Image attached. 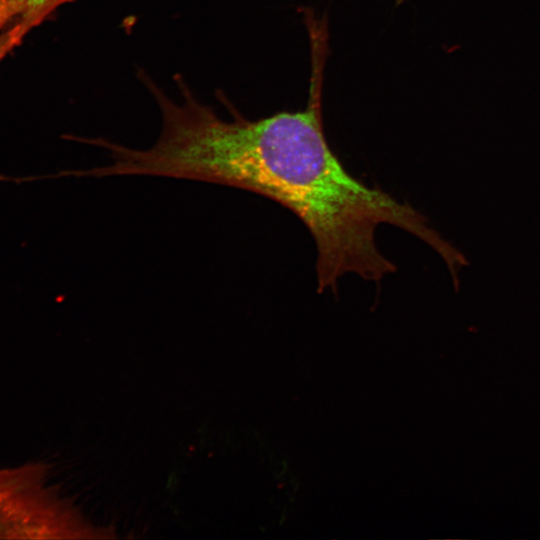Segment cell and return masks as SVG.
<instances>
[{"label":"cell","mask_w":540,"mask_h":540,"mask_svg":"<svg viewBox=\"0 0 540 540\" xmlns=\"http://www.w3.org/2000/svg\"><path fill=\"white\" fill-rule=\"evenodd\" d=\"M316 52L303 111L249 121L232 109L233 118L226 121L202 104L181 76L176 78L181 103L155 89L161 133L150 148L130 151L131 172L234 186L288 208L314 239L318 292L334 289L348 273L379 281L396 270L375 241L382 224L416 236L456 268L464 256L423 214L353 177L331 150L322 125L317 46Z\"/></svg>","instance_id":"6da1fadb"},{"label":"cell","mask_w":540,"mask_h":540,"mask_svg":"<svg viewBox=\"0 0 540 540\" xmlns=\"http://www.w3.org/2000/svg\"><path fill=\"white\" fill-rule=\"evenodd\" d=\"M68 1L70 0H7L0 7V23L28 33Z\"/></svg>","instance_id":"7a4b0ae2"},{"label":"cell","mask_w":540,"mask_h":540,"mask_svg":"<svg viewBox=\"0 0 540 540\" xmlns=\"http://www.w3.org/2000/svg\"><path fill=\"white\" fill-rule=\"evenodd\" d=\"M24 38L23 35L16 31L0 29V61Z\"/></svg>","instance_id":"3957f363"},{"label":"cell","mask_w":540,"mask_h":540,"mask_svg":"<svg viewBox=\"0 0 540 540\" xmlns=\"http://www.w3.org/2000/svg\"><path fill=\"white\" fill-rule=\"evenodd\" d=\"M7 0H0V7L6 2Z\"/></svg>","instance_id":"277c9868"}]
</instances>
